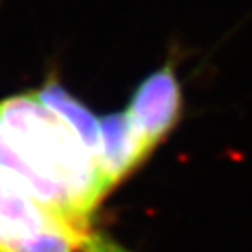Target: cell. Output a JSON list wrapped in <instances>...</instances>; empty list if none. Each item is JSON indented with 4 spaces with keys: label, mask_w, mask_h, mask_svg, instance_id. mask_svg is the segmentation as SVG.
<instances>
[{
    "label": "cell",
    "mask_w": 252,
    "mask_h": 252,
    "mask_svg": "<svg viewBox=\"0 0 252 252\" xmlns=\"http://www.w3.org/2000/svg\"><path fill=\"white\" fill-rule=\"evenodd\" d=\"M0 170L84 231L112 191L81 131L37 91L0 100Z\"/></svg>",
    "instance_id": "6da1fadb"
},
{
    "label": "cell",
    "mask_w": 252,
    "mask_h": 252,
    "mask_svg": "<svg viewBox=\"0 0 252 252\" xmlns=\"http://www.w3.org/2000/svg\"><path fill=\"white\" fill-rule=\"evenodd\" d=\"M94 231L75 228L0 170V252H91Z\"/></svg>",
    "instance_id": "7a4b0ae2"
},
{
    "label": "cell",
    "mask_w": 252,
    "mask_h": 252,
    "mask_svg": "<svg viewBox=\"0 0 252 252\" xmlns=\"http://www.w3.org/2000/svg\"><path fill=\"white\" fill-rule=\"evenodd\" d=\"M182 110V84L173 62H166L138 84L130 105L123 110L131 138L144 159L149 158L181 123Z\"/></svg>",
    "instance_id": "3957f363"
}]
</instances>
